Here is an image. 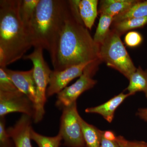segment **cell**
I'll return each mask as SVG.
<instances>
[{
	"label": "cell",
	"instance_id": "cell-1",
	"mask_svg": "<svg viewBox=\"0 0 147 147\" xmlns=\"http://www.w3.org/2000/svg\"><path fill=\"white\" fill-rule=\"evenodd\" d=\"M79 0L68 1L64 22L54 54V70L66 69L100 59V45L96 43L80 17Z\"/></svg>",
	"mask_w": 147,
	"mask_h": 147
},
{
	"label": "cell",
	"instance_id": "cell-2",
	"mask_svg": "<svg viewBox=\"0 0 147 147\" xmlns=\"http://www.w3.org/2000/svg\"><path fill=\"white\" fill-rule=\"evenodd\" d=\"M19 0L0 1V67L20 59L32 46L19 17Z\"/></svg>",
	"mask_w": 147,
	"mask_h": 147
},
{
	"label": "cell",
	"instance_id": "cell-3",
	"mask_svg": "<svg viewBox=\"0 0 147 147\" xmlns=\"http://www.w3.org/2000/svg\"><path fill=\"white\" fill-rule=\"evenodd\" d=\"M67 3L66 0H40L27 31L32 46L47 50L50 57L63 25Z\"/></svg>",
	"mask_w": 147,
	"mask_h": 147
},
{
	"label": "cell",
	"instance_id": "cell-4",
	"mask_svg": "<svg viewBox=\"0 0 147 147\" xmlns=\"http://www.w3.org/2000/svg\"><path fill=\"white\" fill-rule=\"evenodd\" d=\"M121 36L114 30L100 45L99 58L109 67L115 69L127 79L137 68L122 42Z\"/></svg>",
	"mask_w": 147,
	"mask_h": 147
},
{
	"label": "cell",
	"instance_id": "cell-5",
	"mask_svg": "<svg viewBox=\"0 0 147 147\" xmlns=\"http://www.w3.org/2000/svg\"><path fill=\"white\" fill-rule=\"evenodd\" d=\"M23 58L32 61L33 65L32 68L36 86V98L34 105V113L33 119L35 123H38L42 120L45 115L47 86L49 85L52 70L44 59L43 49L41 48H34L31 54L25 55Z\"/></svg>",
	"mask_w": 147,
	"mask_h": 147
},
{
	"label": "cell",
	"instance_id": "cell-6",
	"mask_svg": "<svg viewBox=\"0 0 147 147\" xmlns=\"http://www.w3.org/2000/svg\"><path fill=\"white\" fill-rule=\"evenodd\" d=\"M100 59L92 62L86 66L83 73L74 84L66 87L58 94L56 105L63 109L76 102L77 98L84 92L94 86L97 81L92 78L96 71Z\"/></svg>",
	"mask_w": 147,
	"mask_h": 147
},
{
	"label": "cell",
	"instance_id": "cell-7",
	"mask_svg": "<svg viewBox=\"0 0 147 147\" xmlns=\"http://www.w3.org/2000/svg\"><path fill=\"white\" fill-rule=\"evenodd\" d=\"M62 110L59 133L62 137L64 146L68 147H86L76 101Z\"/></svg>",
	"mask_w": 147,
	"mask_h": 147
},
{
	"label": "cell",
	"instance_id": "cell-8",
	"mask_svg": "<svg viewBox=\"0 0 147 147\" xmlns=\"http://www.w3.org/2000/svg\"><path fill=\"white\" fill-rule=\"evenodd\" d=\"M15 112L23 113L33 118L34 113L33 103L20 91H0V117Z\"/></svg>",
	"mask_w": 147,
	"mask_h": 147
},
{
	"label": "cell",
	"instance_id": "cell-9",
	"mask_svg": "<svg viewBox=\"0 0 147 147\" xmlns=\"http://www.w3.org/2000/svg\"><path fill=\"white\" fill-rule=\"evenodd\" d=\"M92 62L73 66L61 71L52 70L46 92L47 97L58 94L61 91L74 79L80 77L85 67Z\"/></svg>",
	"mask_w": 147,
	"mask_h": 147
},
{
	"label": "cell",
	"instance_id": "cell-10",
	"mask_svg": "<svg viewBox=\"0 0 147 147\" xmlns=\"http://www.w3.org/2000/svg\"><path fill=\"white\" fill-rule=\"evenodd\" d=\"M2 68L17 89L26 95L34 106L36 101V86L33 68L26 71H15L9 69L6 67Z\"/></svg>",
	"mask_w": 147,
	"mask_h": 147
},
{
	"label": "cell",
	"instance_id": "cell-11",
	"mask_svg": "<svg viewBox=\"0 0 147 147\" xmlns=\"http://www.w3.org/2000/svg\"><path fill=\"white\" fill-rule=\"evenodd\" d=\"M31 118L30 116L23 114L13 126L7 129L15 147H32L30 137Z\"/></svg>",
	"mask_w": 147,
	"mask_h": 147
},
{
	"label": "cell",
	"instance_id": "cell-12",
	"mask_svg": "<svg viewBox=\"0 0 147 147\" xmlns=\"http://www.w3.org/2000/svg\"><path fill=\"white\" fill-rule=\"evenodd\" d=\"M132 95L130 94L121 93L103 104L91 108H87L86 113L99 114L108 122H112L114 119L115 112L117 108L124 100Z\"/></svg>",
	"mask_w": 147,
	"mask_h": 147
},
{
	"label": "cell",
	"instance_id": "cell-13",
	"mask_svg": "<svg viewBox=\"0 0 147 147\" xmlns=\"http://www.w3.org/2000/svg\"><path fill=\"white\" fill-rule=\"evenodd\" d=\"M138 1L137 0H102L100 2L99 13L113 18L126 11Z\"/></svg>",
	"mask_w": 147,
	"mask_h": 147
},
{
	"label": "cell",
	"instance_id": "cell-14",
	"mask_svg": "<svg viewBox=\"0 0 147 147\" xmlns=\"http://www.w3.org/2000/svg\"><path fill=\"white\" fill-rule=\"evenodd\" d=\"M97 0H79L78 10L80 17L87 29L91 30L97 16Z\"/></svg>",
	"mask_w": 147,
	"mask_h": 147
},
{
	"label": "cell",
	"instance_id": "cell-15",
	"mask_svg": "<svg viewBox=\"0 0 147 147\" xmlns=\"http://www.w3.org/2000/svg\"><path fill=\"white\" fill-rule=\"evenodd\" d=\"M129 84L127 90L133 95L137 92H143L147 98V70L139 66L129 77Z\"/></svg>",
	"mask_w": 147,
	"mask_h": 147
},
{
	"label": "cell",
	"instance_id": "cell-16",
	"mask_svg": "<svg viewBox=\"0 0 147 147\" xmlns=\"http://www.w3.org/2000/svg\"><path fill=\"white\" fill-rule=\"evenodd\" d=\"M80 122L86 147H100L102 131L88 123L81 116Z\"/></svg>",
	"mask_w": 147,
	"mask_h": 147
},
{
	"label": "cell",
	"instance_id": "cell-17",
	"mask_svg": "<svg viewBox=\"0 0 147 147\" xmlns=\"http://www.w3.org/2000/svg\"><path fill=\"white\" fill-rule=\"evenodd\" d=\"M40 0H19V17L27 33ZM28 34V33H27Z\"/></svg>",
	"mask_w": 147,
	"mask_h": 147
},
{
	"label": "cell",
	"instance_id": "cell-18",
	"mask_svg": "<svg viewBox=\"0 0 147 147\" xmlns=\"http://www.w3.org/2000/svg\"><path fill=\"white\" fill-rule=\"evenodd\" d=\"M147 24V16L139 18H132L113 23L112 30L121 35L126 32L134 29L142 28Z\"/></svg>",
	"mask_w": 147,
	"mask_h": 147
},
{
	"label": "cell",
	"instance_id": "cell-19",
	"mask_svg": "<svg viewBox=\"0 0 147 147\" xmlns=\"http://www.w3.org/2000/svg\"><path fill=\"white\" fill-rule=\"evenodd\" d=\"M147 16V1H138L137 3L126 11L115 16L113 23L132 18H139Z\"/></svg>",
	"mask_w": 147,
	"mask_h": 147
},
{
	"label": "cell",
	"instance_id": "cell-20",
	"mask_svg": "<svg viewBox=\"0 0 147 147\" xmlns=\"http://www.w3.org/2000/svg\"><path fill=\"white\" fill-rule=\"evenodd\" d=\"M113 17L106 15L100 14L99 22L93 39L96 43L100 45L104 42L110 32V28L113 23Z\"/></svg>",
	"mask_w": 147,
	"mask_h": 147
},
{
	"label": "cell",
	"instance_id": "cell-21",
	"mask_svg": "<svg viewBox=\"0 0 147 147\" xmlns=\"http://www.w3.org/2000/svg\"><path fill=\"white\" fill-rule=\"evenodd\" d=\"M30 137L38 147H59L63 140L62 137L59 132L55 137H47L37 133L32 128L31 129Z\"/></svg>",
	"mask_w": 147,
	"mask_h": 147
},
{
	"label": "cell",
	"instance_id": "cell-22",
	"mask_svg": "<svg viewBox=\"0 0 147 147\" xmlns=\"http://www.w3.org/2000/svg\"><path fill=\"white\" fill-rule=\"evenodd\" d=\"M18 90L3 69L0 67V91L13 92Z\"/></svg>",
	"mask_w": 147,
	"mask_h": 147
},
{
	"label": "cell",
	"instance_id": "cell-23",
	"mask_svg": "<svg viewBox=\"0 0 147 147\" xmlns=\"http://www.w3.org/2000/svg\"><path fill=\"white\" fill-rule=\"evenodd\" d=\"M0 147H15L5 128V117L0 118Z\"/></svg>",
	"mask_w": 147,
	"mask_h": 147
},
{
	"label": "cell",
	"instance_id": "cell-24",
	"mask_svg": "<svg viewBox=\"0 0 147 147\" xmlns=\"http://www.w3.org/2000/svg\"><path fill=\"white\" fill-rule=\"evenodd\" d=\"M142 37L140 33L136 31L128 32L125 37L124 41L128 47H136L141 44Z\"/></svg>",
	"mask_w": 147,
	"mask_h": 147
},
{
	"label": "cell",
	"instance_id": "cell-25",
	"mask_svg": "<svg viewBox=\"0 0 147 147\" xmlns=\"http://www.w3.org/2000/svg\"><path fill=\"white\" fill-rule=\"evenodd\" d=\"M116 142L120 147H147L146 142L142 141H128L121 136L117 137Z\"/></svg>",
	"mask_w": 147,
	"mask_h": 147
},
{
	"label": "cell",
	"instance_id": "cell-26",
	"mask_svg": "<svg viewBox=\"0 0 147 147\" xmlns=\"http://www.w3.org/2000/svg\"><path fill=\"white\" fill-rule=\"evenodd\" d=\"M100 147H120L118 144L116 142L109 141L105 139L102 136L101 137Z\"/></svg>",
	"mask_w": 147,
	"mask_h": 147
},
{
	"label": "cell",
	"instance_id": "cell-27",
	"mask_svg": "<svg viewBox=\"0 0 147 147\" xmlns=\"http://www.w3.org/2000/svg\"><path fill=\"white\" fill-rule=\"evenodd\" d=\"M102 136L105 139L109 141L116 142L117 140V136L113 131L110 130L102 131Z\"/></svg>",
	"mask_w": 147,
	"mask_h": 147
},
{
	"label": "cell",
	"instance_id": "cell-28",
	"mask_svg": "<svg viewBox=\"0 0 147 147\" xmlns=\"http://www.w3.org/2000/svg\"><path fill=\"white\" fill-rule=\"evenodd\" d=\"M136 115L139 118L147 122V108H139Z\"/></svg>",
	"mask_w": 147,
	"mask_h": 147
},
{
	"label": "cell",
	"instance_id": "cell-29",
	"mask_svg": "<svg viewBox=\"0 0 147 147\" xmlns=\"http://www.w3.org/2000/svg\"></svg>",
	"mask_w": 147,
	"mask_h": 147
},
{
	"label": "cell",
	"instance_id": "cell-30",
	"mask_svg": "<svg viewBox=\"0 0 147 147\" xmlns=\"http://www.w3.org/2000/svg\"></svg>",
	"mask_w": 147,
	"mask_h": 147
}]
</instances>
